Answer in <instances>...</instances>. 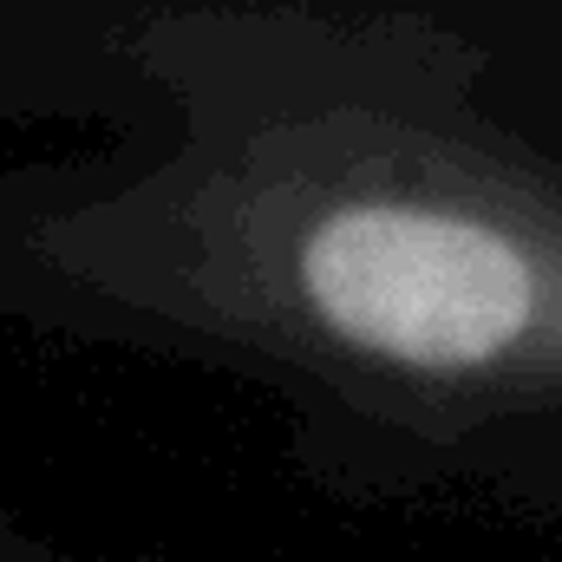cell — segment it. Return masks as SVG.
Listing matches in <instances>:
<instances>
[{
	"label": "cell",
	"instance_id": "1",
	"mask_svg": "<svg viewBox=\"0 0 562 562\" xmlns=\"http://www.w3.org/2000/svg\"><path fill=\"white\" fill-rule=\"evenodd\" d=\"M0 314L288 406L334 497L562 524V0H0Z\"/></svg>",
	"mask_w": 562,
	"mask_h": 562
},
{
	"label": "cell",
	"instance_id": "2",
	"mask_svg": "<svg viewBox=\"0 0 562 562\" xmlns=\"http://www.w3.org/2000/svg\"><path fill=\"white\" fill-rule=\"evenodd\" d=\"M0 562H79V557H72V550H53V543L26 537V530H13V524H0Z\"/></svg>",
	"mask_w": 562,
	"mask_h": 562
}]
</instances>
